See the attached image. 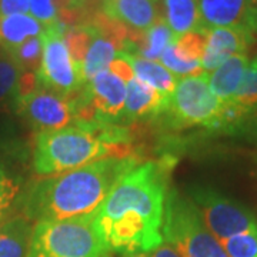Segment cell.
I'll use <instances>...</instances> for the list:
<instances>
[{
  "mask_svg": "<svg viewBox=\"0 0 257 257\" xmlns=\"http://www.w3.org/2000/svg\"><path fill=\"white\" fill-rule=\"evenodd\" d=\"M139 166L136 156H111L62 175L36 180L22 193L19 207L29 220H66L92 214L123 176Z\"/></svg>",
  "mask_w": 257,
  "mask_h": 257,
  "instance_id": "2",
  "label": "cell"
},
{
  "mask_svg": "<svg viewBox=\"0 0 257 257\" xmlns=\"http://www.w3.org/2000/svg\"><path fill=\"white\" fill-rule=\"evenodd\" d=\"M3 140H5V139H3V136H2V133H0V147L3 146Z\"/></svg>",
  "mask_w": 257,
  "mask_h": 257,
  "instance_id": "35",
  "label": "cell"
},
{
  "mask_svg": "<svg viewBox=\"0 0 257 257\" xmlns=\"http://www.w3.org/2000/svg\"><path fill=\"white\" fill-rule=\"evenodd\" d=\"M247 29L251 33H257V6H253L247 19Z\"/></svg>",
  "mask_w": 257,
  "mask_h": 257,
  "instance_id": "33",
  "label": "cell"
},
{
  "mask_svg": "<svg viewBox=\"0 0 257 257\" xmlns=\"http://www.w3.org/2000/svg\"><path fill=\"white\" fill-rule=\"evenodd\" d=\"M167 162H147L123 176L96 210V226L110 250L152 251L163 243Z\"/></svg>",
  "mask_w": 257,
  "mask_h": 257,
  "instance_id": "1",
  "label": "cell"
},
{
  "mask_svg": "<svg viewBox=\"0 0 257 257\" xmlns=\"http://www.w3.org/2000/svg\"><path fill=\"white\" fill-rule=\"evenodd\" d=\"M189 194L206 227L219 243L243 231L257 229L256 214L247 206L221 194L216 189L193 186Z\"/></svg>",
  "mask_w": 257,
  "mask_h": 257,
  "instance_id": "7",
  "label": "cell"
},
{
  "mask_svg": "<svg viewBox=\"0 0 257 257\" xmlns=\"http://www.w3.org/2000/svg\"><path fill=\"white\" fill-rule=\"evenodd\" d=\"M253 3H254V6H257V0H253Z\"/></svg>",
  "mask_w": 257,
  "mask_h": 257,
  "instance_id": "36",
  "label": "cell"
},
{
  "mask_svg": "<svg viewBox=\"0 0 257 257\" xmlns=\"http://www.w3.org/2000/svg\"><path fill=\"white\" fill-rule=\"evenodd\" d=\"M220 244L227 257H257V229L231 236Z\"/></svg>",
  "mask_w": 257,
  "mask_h": 257,
  "instance_id": "27",
  "label": "cell"
},
{
  "mask_svg": "<svg viewBox=\"0 0 257 257\" xmlns=\"http://www.w3.org/2000/svg\"><path fill=\"white\" fill-rule=\"evenodd\" d=\"M10 56L18 62L23 72L36 73L39 66H40V62H42V56H43V37L42 35L26 40L15 52H12Z\"/></svg>",
  "mask_w": 257,
  "mask_h": 257,
  "instance_id": "25",
  "label": "cell"
},
{
  "mask_svg": "<svg viewBox=\"0 0 257 257\" xmlns=\"http://www.w3.org/2000/svg\"><path fill=\"white\" fill-rule=\"evenodd\" d=\"M231 104L246 119L257 110V56L251 62H248L237 96Z\"/></svg>",
  "mask_w": 257,
  "mask_h": 257,
  "instance_id": "22",
  "label": "cell"
},
{
  "mask_svg": "<svg viewBox=\"0 0 257 257\" xmlns=\"http://www.w3.org/2000/svg\"><path fill=\"white\" fill-rule=\"evenodd\" d=\"M157 0H100L101 12L130 30L143 32L159 16Z\"/></svg>",
  "mask_w": 257,
  "mask_h": 257,
  "instance_id": "13",
  "label": "cell"
},
{
  "mask_svg": "<svg viewBox=\"0 0 257 257\" xmlns=\"http://www.w3.org/2000/svg\"><path fill=\"white\" fill-rule=\"evenodd\" d=\"M23 179L0 163V224L12 217L22 196Z\"/></svg>",
  "mask_w": 257,
  "mask_h": 257,
  "instance_id": "21",
  "label": "cell"
},
{
  "mask_svg": "<svg viewBox=\"0 0 257 257\" xmlns=\"http://www.w3.org/2000/svg\"><path fill=\"white\" fill-rule=\"evenodd\" d=\"M80 93L94 111L100 124H119L124 117L126 83L109 70L96 74Z\"/></svg>",
  "mask_w": 257,
  "mask_h": 257,
  "instance_id": "10",
  "label": "cell"
},
{
  "mask_svg": "<svg viewBox=\"0 0 257 257\" xmlns=\"http://www.w3.org/2000/svg\"><path fill=\"white\" fill-rule=\"evenodd\" d=\"M123 257H150L146 251H135V253H124Z\"/></svg>",
  "mask_w": 257,
  "mask_h": 257,
  "instance_id": "34",
  "label": "cell"
},
{
  "mask_svg": "<svg viewBox=\"0 0 257 257\" xmlns=\"http://www.w3.org/2000/svg\"><path fill=\"white\" fill-rule=\"evenodd\" d=\"M30 3V15L40 22L45 28L53 26L57 23V12H56L53 0H29Z\"/></svg>",
  "mask_w": 257,
  "mask_h": 257,
  "instance_id": "28",
  "label": "cell"
},
{
  "mask_svg": "<svg viewBox=\"0 0 257 257\" xmlns=\"http://www.w3.org/2000/svg\"><path fill=\"white\" fill-rule=\"evenodd\" d=\"M157 2H160V0H157Z\"/></svg>",
  "mask_w": 257,
  "mask_h": 257,
  "instance_id": "38",
  "label": "cell"
},
{
  "mask_svg": "<svg viewBox=\"0 0 257 257\" xmlns=\"http://www.w3.org/2000/svg\"><path fill=\"white\" fill-rule=\"evenodd\" d=\"M22 74L23 70L18 62L0 49V103L16 97Z\"/></svg>",
  "mask_w": 257,
  "mask_h": 257,
  "instance_id": "23",
  "label": "cell"
},
{
  "mask_svg": "<svg viewBox=\"0 0 257 257\" xmlns=\"http://www.w3.org/2000/svg\"><path fill=\"white\" fill-rule=\"evenodd\" d=\"M127 128L119 124H72L40 132L36 136L33 167L40 176H56L80 169L104 157L128 156Z\"/></svg>",
  "mask_w": 257,
  "mask_h": 257,
  "instance_id": "3",
  "label": "cell"
},
{
  "mask_svg": "<svg viewBox=\"0 0 257 257\" xmlns=\"http://www.w3.org/2000/svg\"><path fill=\"white\" fill-rule=\"evenodd\" d=\"M43 30V25L29 13L0 18V49L10 55L26 40L40 36Z\"/></svg>",
  "mask_w": 257,
  "mask_h": 257,
  "instance_id": "16",
  "label": "cell"
},
{
  "mask_svg": "<svg viewBox=\"0 0 257 257\" xmlns=\"http://www.w3.org/2000/svg\"><path fill=\"white\" fill-rule=\"evenodd\" d=\"M165 20L173 36L204 30L200 22L199 0H163Z\"/></svg>",
  "mask_w": 257,
  "mask_h": 257,
  "instance_id": "19",
  "label": "cell"
},
{
  "mask_svg": "<svg viewBox=\"0 0 257 257\" xmlns=\"http://www.w3.org/2000/svg\"><path fill=\"white\" fill-rule=\"evenodd\" d=\"M165 113L175 127L203 126L210 130H224V104L210 90L206 72L182 77Z\"/></svg>",
  "mask_w": 257,
  "mask_h": 257,
  "instance_id": "6",
  "label": "cell"
},
{
  "mask_svg": "<svg viewBox=\"0 0 257 257\" xmlns=\"http://www.w3.org/2000/svg\"><path fill=\"white\" fill-rule=\"evenodd\" d=\"M12 106L39 133L69 127L76 123L74 96L67 97L39 87L29 94L16 96L12 100Z\"/></svg>",
  "mask_w": 257,
  "mask_h": 257,
  "instance_id": "9",
  "label": "cell"
},
{
  "mask_svg": "<svg viewBox=\"0 0 257 257\" xmlns=\"http://www.w3.org/2000/svg\"><path fill=\"white\" fill-rule=\"evenodd\" d=\"M33 226L25 216L10 217L0 224V257H29Z\"/></svg>",
  "mask_w": 257,
  "mask_h": 257,
  "instance_id": "17",
  "label": "cell"
},
{
  "mask_svg": "<svg viewBox=\"0 0 257 257\" xmlns=\"http://www.w3.org/2000/svg\"><path fill=\"white\" fill-rule=\"evenodd\" d=\"M103 257H111V256H107V254H106V256H103Z\"/></svg>",
  "mask_w": 257,
  "mask_h": 257,
  "instance_id": "37",
  "label": "cell"
},
{
  "mask_svg": "<svg viewBox=\"0 0 257 257\" xmlns=\"http://www.w3.org/2000/svg\"><path fill=\"white\" fill-rule=\"evenodd\" d=\"M109 250L94 211L66 220L36 221L29 257H103Z\"/></svg>",
  "mask_w": 257,
  "mask_h": 257,
  "instance_id": "4",
  "label": "cell"
},
{
  "mask_svg": "<svg viewBox=\"0 0 257 257\" xmlns=\"http://www.w3.org/2000/svg\"><path fill=\"white\" fill-rule=\"evenodd\" d=\"M176 52L186 60L202 63L207 45V30L186 33L173 39Z\"/></svg>",
  "mask_w": 257,
  "mask_h": 257,
  "instance_id": "24",
  "label": "cell"
},
{
  "mask_svg": "<svg viewBox=\"0 0 257 257\" xmlns=\"http://www.w3.org/2000/svg\"><path fill=\"white\" fill-rule=\"evenodd\" d=\"M149 256L150 257H182L177 250H176L172 244H169L167 241L163 240L162 244H159L156 248H153L152 251H149Z\"/></svg>",
  "mask_w": 257,
  "mask_h": 257,
  "instance_id": "32",
  "label": "cell"
},
{
  "mask_svg": "<svg viewBox=\"0 0 257 257\" xmlns=\"http://www.w3.org/2000/svg\"><path fill=\"white\" fill-rule=\"evenodd\" d=\"M253 0H199L200 22L204 30L246 28Z\"/></svg>",
  "mask_w": 257,
  "mask_h": 257,
  "instance_id": "12",
  "label": "cell"
},
{
  "mask_svg": "<svg viewBox=\"0 0 257 257\" xmlns=\"http://www.w3.org/2000/svg\"><path fill=\"white\" fill-rule=\"evenodd\" d=\"M117 53L119 52L114 47V45L107 37L103 36L100 30L94 26V35H93L92 43H90V46L86 52L84 60H83L82 67H80L83 83L87 84L96 74H99L103 70H109L111 60L116 57Z\"/></svg>",
  "mask_w": 257,
  "mask_h": 257,
  "instance_id": "20",
  "label": "cell"
},
{
  "mask_svg": "<svg viewBox=\"0 0 257 257\" xmlns=\"http://www.w3.org/2000/svg\"><path fill=\"white\" fill-rule=\"evenodd\" d=\"M247 64L248 57L246 55L233 56L211 73H207L210 90L223 104H231L234 101Z\"/></svg>",
  "mask_w": 257,
  "mask_h": 257,
  "instance_id": "15",
  "label": "cell"
},
{
  "mask_svg": "<svg viewBox=\"0 0 257 257\" xmlns=\"http://www.w3.org/2000/svg\"><path fill=\"white\" fill-rule=\"evenodd\" d=\"M119 53H121L130 62L135 76L140 82H143L149 87L155 89L162 96L170 99V96L173 94L177 82H179L175 74L170 70H167L165 66L159 62L146 60L143 57H139L136 55H128L124 52H119Z\"/></svg>",
  "mask_w": 257,
  "mask_h": 257,
  "instance_id": "18",
  "label": "cell"
},
{
  "mask_svg": "<svg viewBox=\"0 0 257 257\" xmlns=\"http://www.w3.org/2000/svg\"><path fill=\"white\" fill-rule=\"evenodd\" d=\"M159 60L167 70H170L175 76L189 77V76H199V74L204 73L202 63L186 60L176 52L173 40L169 43V46L166 47L165 52L162 53Z\"/></svg>",
  "mask_w": 257,
  "mask_h": 257,
  "instance_id": "26",
  "label": "cell"
},
{
  "mask_svg": "<svg viewBox=\"0 0 257 257\" xmlns=\"http://www.w3.org/2000/svg\"><path fill=\"white\" fill-rule=\"evenodd\" d=\"M109 72L116 74L124 83L130 82L135 77V72H133L132 64H130V62L121 53H117L116 57L111 60L110 66H109Z\"/></svg>",
  "mask_w": 257,
  "mask_h": 257,
  "instance_id": "29",
  "label": "cell"
},
{
  "mask_svg": "<svg viewBox=\"0 0 257 257\" xmlns=\"http://www.w3.org/2000/svg\"><path fill=\"white\" fill-rule=\"evenodd\" d=\"M239 130H241L243 133H246L250 140H254L257 143V110L253 111L248 116L246 121L240 126Z\"/></svg>",
  "mask_w": 257,
  "mask_h": 257,
  "instance_id": "31",
  "label": "cell"
},
{
  "mask_svg": "<svg viewBox=\"0 0 257 257\" xmlns=\"http://www.w3.org/2000/svg\"><path fill=\"white\" fill-rule=\"evenodd\" d=\"M254 33L246 28H217L207 30V45L203 56V70L213 72L223 62L237 55H246L254 42Z\"/></svg>",
  "mask_w": 257,
  "mask_h": 257,
  "instance_id": "11",
  "label": "cell"
},
{
  "mask_svg": "<svg viewBox=\"0 0 257 257\" xmlns=\"http://www.w3.org/2000/svg\"><path fill=\"white\" fill-rule=\"evenodd\" d=\"M29 10V0H0V18L12 15H26Z\"/></svg>",
  "mask_w": 257,
  "mask_h": 257,
  "instance_id": "30",
  "label": "cell"
},
{
  "mask_svg": "<svg viewBox=\"0 0 257 257\" xmlns=\"http://www.w3.org/2000/svg\"><path fill=\"white\" fill-rule=\"evenodd\" d=\"M162 234L182 257H227L190 197L176 189L166 196Z\"/></svg>",
  "mask_w": 257,
  "mask_h": 257,
  "instance_id": "5",
  "label": "cell"
},
{
  "mask_svg": "<svg viewBox=\"0 0 257 257\" xmlns=\"http://www.w3.org/2000/svg\"><path fill=\"white\" fill-rule=\"evenodd\" d=\"M169 97L140 82L135 76L126 83V103L123 121H135L163 114L169 106Z\"/></svg>",
  "mask_w": 257,
  "mask_h": 257,
  "instance_id": "14",
  "label": "cell"
},
{
  "mask_svg": "<svg viewBox=\"0 0 257 257\" xmlns=\"http://www.w3.org/2000/svg\"><path fill=\"white\" fill-rule=\"evenodd\" d=\"M66 26L59 20L53 26L45 28L42 33L43 56L36 77L40 89L73 97L84 87V83L66 46Z\"/></svg>",
  "mask_w": 257,
  "mask_h": 257,
  "instance_id": "8",
  "label": "cell"
}]
</instances>
